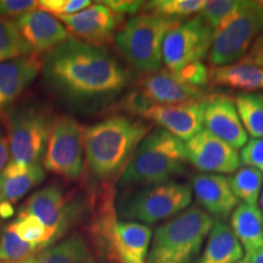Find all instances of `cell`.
<instances>
[{
  "label": "cell",
  "instance_id": "obj_5",
  "mask_svg": "<svg viewBox=\"0 0 263 263\" xmlns=\"http://www.w3.org/2000/svg\"><path fill=\"white\" fill-rule=\"evenodd\" d=\"M178 20L155 15L132 16L115 35L118 51L140 71L157 72L162 67V45Z\"/></svg>",
  "mask_w": 263,
  "mask_h": 263
},
{
  "label": "cell",
  "instance_id": "obj_39",
  "mask_svg": "<svg viewBox=\"0 0 263 263\" xmlns=\"http://www.w3.org/2000/svg\"><path fill=\"white\" fill-rule=\"evenodd\" d=\"M10 161V147L8 134L4 127L0 126V172L5 168Z\"/></svg>",
  "mask_w": 263,
  "mask_h": 263
},
{
  "label": "cell",
  "instance_id": "obj_9",
  "mask_svg": "<svg viewBox=\"0 0 263 263\" xmlns=\"http://www.w3.org/2000/svg\"><path fill=\"white\" fill-rule=\"evenodd\" d=\"M82 127L70 116L54 117L42 159L45 171L68 180L78 179L84 168Z\"/></svg>",
  "mask_w": 263,
  "mask_h": 263
},
{
  "label": "cell",
  "instance_id": "obj_17",
  "mask_svg": "<svg viewBox=\"0 0 263 263\" xmlns=\"http://www.w3.org/2000/svg\"><path fill=\"white\" fill-rule=\"evenodd\" d=\"M202 115L203 99L177 105L154 104L141 117L157 123L159 127L186 143L202 130Z\"/></svg>",
  "mask_w": 263,
  "mask_h": 263
},
{
  "label": "cell",
  "instance_id": "obj_12",
  "mask_svg": "<svg viewBox=\"0 0 263 263\" xmlns=\"http://www.w3.org/2000/svg\"><path fill=\"white\" fill-rule=\"evenodd\" d=\"M98 236L106 242L120 263H145L153 229L143 223L117 222L114 218L100 229Z\"/></svg>",
  "mask_w": 263,
  "mask_h": 263
},
{
  "label": "cell",
  "instance_id": "obj_13",
  "mask_svg": "<svg viewBox=\"0 0 263 263\" xmlns=\"http://www.w3.org/2000/svg\"><path fill=\"white\" fill-rule=\"evenodd\" d=\"M185 145L188 161L202 172L234 173L239 168L240 155L235 147L206 129L186 141Z\"/></svg>",
  "mask_w": 263,
  "mask_h": 263
},
{
  "label": "cell",
  "instance_id": "obj_28",
  "mask_svg": "<svg viewBox=\"0 0 263 263\" xmlns=\"http://www.w3.org/2000/svg\"><path fill=\"white\" fill-rule=\"evenodd\" d=\"M38 251V248L20 238L10 224L0 232V262L26 263Z\"/></svg>",
  "mask_w": 263,
  "mask_h": 263
},
{
  "label": "cell",
  "instance_id": "obj_21",
  "mask_svg": "<svg viewBox=\"0 0 263 263\" xmlns=\"http://www.w3.org/2000/svg\"><path fill=\"white\" fill-rule=\"evenodd\" d=\"M26 263H98V256L93 242L76 232L38 251Z\"/></svg>",
  "mask_w": 263,
  "mask_h": 263
},
{
  "label": "cell",
  "instance_id": "obj_30",
  "mask_svg": "<svg viewBox=\"0 0 263 263\" xmlns=\"http://www.w3.org/2000/svg\"><path fill=\"white\" fill-rule=\"evenodd\" d=\"M10 226L20 238L26 242L34 245L35 248H38L39 251L48 248V230L34 216L20 212L17 218L12 223H10Z\"/></svg>",
  "mask_w": 263,
  "mask_h": 263
},
{
  "label": "cell",
  "instance_id": "obj_24",
  "mask_svg": "<svg viewBox=\"0 0 263 263\" xmlns=\"http://www.w3.org/2000/svg\"><path fill=\"white\" fill-rule=\"evenodd\" d=\"M210 80L215 84L251 93L263 89V68L240 61L239 64L213 67L210 71Z\"/></svg>",
  "mask_w": 263,
  "mask_h": 263
},
{
  "label": "cell",
  "instance_id": "obj_8",
  "mask_svg": "<svg viewBox=\"0 0 263 263\" xmlns=\"http://www.w3.org/2000/svg\"><path fill=\"white\" fill-rule=\"evenodd\" d=\"M6 115V134L11 161L32 164L41 162L54 117L38 104L12 106Z\"/></svg>",
  "mask_w": 263,
  "mask_h": 263
},
{
  "label": "cell",
  "instance_id": "obj_27",
  "mask_svg": "<svg viewBox=\"0 0 263 263\" xmlns=\"http://www.w3.org/2000/svg\"><path fill=\"white\" fill-rule=\"evenodd\" d=\"M230 188L238 200H242L248 205L257 206L263 183V173L252 167H241L228 178Z\"/></svg>",
  "mask_w": 263,
  "mask_h": 263
},
{
  "label": "cell",
  "instance_id": "obj_19",
  "mask_svg": "<svg viewBox=\"0 0 263 263\" xmlns=\"http://www.w3.org/2000/svg\"><path fill=\"white\" fill-rule=\"evenodd\" d=\"M144 93L156 105H177L202 100V90L183 82L168 70L154 72L140 82Z\"/></svg>",
  "mask_w": 263,
  "mask_h": 263
},
{
  "label": "cell",
  "instance_id": "obj_22",
  "mask_svg": "<svg viewBox=\"0 0 263 263\" xmlns=\"http://www.w3.org/2000/svg\"><path fill=\"white\" fill-rule=\"evenodd\" d=\"M244 257V250L232 228L222 221L213 223L203 252L195 263H236Z\"/></svg>",
  "mask_w": 263,
  "mask_h": 263
},
{
  "label": "cell",
  "instance_id": "obj_25",
  "mask_svg": "<svg viewBox=\"0 0 263 263\" xmlns=\"http://www.w3.org/2000/svg\"><path fill=\"white\" fill-rule=\"evenodd\" d=\"M45 179V170L42 162L29 164L28 170L18 176L0 174V203L14 206L15 202L39 185Z\"/></svg>",
  "mask_w": 263,
  "mask_h": 263
},
{
  "label": "cell",
  "instance_id": "obj_14",
  "mask_svg": "<svg viewBox=\"0 0 263 263\" xmlns=\"http://www.w3.org/2000/svg\"><path fill=\"white\" fill-rule=\"evenodd\" d=\"M14 22L31 54L49 52L71 38L70 32L60 20L39 9L22 15Z\"/></svg>",
  "mask_w": 263,
  "mask_h": 263
},
{
  "label": "cell",
  "instance_id": "obj_1",
  "mask_svg": "<svg viewBox=\"0 0 263 263\" xmlns=\"http://www.w3.org/2000/svg\"><path fill=\"white\" fill-rule=\"evenodd\" d=\"M44 83L55 97L74 108L107 100L126 87L129 74L106 49L68 38L43 61Z\"/></svg>",
  "mask_w": 263,
  "mask_h": 263
},
{
  "label": "cell",
  "instance_id": "obj_6",
  "mask_svg": "<svg viewBox=\"0 0 263 263\" xmlns=\"http://www.w3.org/2000/svg\"><path fill=\"white\" fill-rule=\"evenodd\" d=\"M192 200V186L171 180L143 186L123 197L118 203L117 212L121 218L149 226L179 215L188 209Z\"/></svg>",
  "mask_w": 263,
  "mask_h": 263
},
{
  "label": "cell",
  "instance_id": "obj_15",
  "mask_svg": "<svg viewBox=\"0 0 263 263\" xmlns=\"http://www.w3.org/2000/svg\"><path fill=\"white\" fill-rule=\"evenodd\" d=\"M57 18L60 20L67 31L73 33L77 39L98 47L110 41L122 21V16L100 2L74 15L60 16Z\"/></svg>",
  "mask_w": 263,
  "mask_h": 263
},
{
  "label": "cell",
  "instance_id": "obj_7",
  "mask_svg": "<svg viewBox=\"0 0 263 263\" xmlns=\"http://www.w3.org/2000/svg\"><path fill=\"white\" fill-rule=\"evenodd\" d=\"M263 32V2L241 0L235 14L215 32L210 64L233 65L246 57Z\"/></svg>",
  "mask_w": 263,
  "mask_h": 263
},
{
  "label": "cell",
  "instance_id": "obj_29",
  "mask_svg": "<svg viewBox=\"0 0 263 263\" xmlns=\"http://www.w3.org/2000/svg\"><path fill=\"white\" fill-rule=\"evenodd\" d=\"M205 5V0H154L146 4L144 3V8L149 10L151 15L172 20L199 14Z\"/></svg>",
  "mask_w": 263,
  "mask_h": 263
},
{
  "label": "cell",
  "instance_id": "obj_36",
  "mask_svg": "<svg viewBox=\"0 0 263 263\" xmlns=\"http://www.w3.org/2000/svg\"><path fill=\"white\" fill-rule=\"evenodd\" d=\"M35 9H38L35 0H0V18H18Z\"/></svg>",
  "mask_w": 263,
  "mask_h": 263
},
{
  "label": "cell",
  "instance_id": "obj_11",
  "mask_svg": "<svg viewBox=\"0 0 263 263\" xmlns=\"http://www.w3.org/2000/svg\"><path fill=\"white\" fill-rule=\"evenodd\" d=\"M82 211L83 206L80 201H70L60 186L51 184L33 193L20 212L34 216L44 224L49 234V248L65 238Z\"/></svg>",
  "mask_w": 263,
  "mask_h": 263
},
{
  "label": "cell",
  "instance_id": "obj_38",
  "mask_svg": "<svg viewBox=\"0 0 263 263\" xmlns=\"http://www.w3.org/2000/svg\"><path fill=\"white\" fill-rule=\"evenodd\" d=\"M241 62L255 65L263 68V32L262 34L256 39L254 45H252L248 54H246V57L242 59Z\"/></svg>",
  "mask_w": 263,
  "mask_h": 263
},
{
  "label": "cell",
  "instance_id": "obj_18",
  "mask_svg": "<svg viewBox=\"0 0 263 263\" xmlns=\"http://www.w3.org/2000/svg\"><path fill=\"white\" fill-rule=\"evenodd\" d=\"M43 68L38 55H26L0 64V116L14 106L20 95Z\"/></svg>",
  "mask_w": 263,
  "mask_h": 263
},
{
  "label": "cell",
  "instance_id": "obj_35",
  "mask_svg": "<svg viewBox=\"0 0 263 263\" xmlns=\"http://www.w3.org/2000/svg\"><path fill=\"white\" fill-rule=\"evenodd\" d=\"M174 74L178 76L183 82H185L189 85H193L197 89L206 87L210 81V71L207 70V67L202 62L190 64Z\"/></svg>",
  "mask_w": 263,
  "mask_h": 263
},
{
  "label": "cell",
  "instance_id": "obj_32",
  "mask_svg": "<svg viewBox=\"0 0 263 263\" xmlns=\"http://www.w3.org/2000/svg\"><path fill=\"white\" fill-rule=\"evenodd\" d=\"M241 0H212L206 2L199 16L216 32L226 21L235 14Z\"/></svg>",
  "mask_w": 263,
  "mask_h": 263
},
{
  "label": "cell",
  "instance_id": "obj_31",
  "mask_svg": "<svg viewBox=\"0 0 263 263\" xmlns=\"http://www.w3.org/2000/svg\"><path fill=\"white\" fill-rule=\"evenodd\" d=\"M26 55L32 54L20 37L15 22L0 18V64Z\"/></svg>",
  "mask_w": 263,
  "mask_h": 263
},
{
  "label": "cell",
  "instance_id": "obj_41",
  "mask_svg": "<svg viewBox=\"0 0 263 263\" xmlns=\"http://www.w3.org/2000/svg\"><path fill=\"white\" fill-rule=\"evenodd\" d=\"M236 263H250V257L248 255H245L244 257H242L241 259H240V261H238Z\"/></svg>",
  "mask_w": 263,
  "mask_h": 263
},
{
  "label": "cell",
  "instance_id": "obj_34",
  "mask_svg": "<svg viewBox=\"0 0 263 263\" xmlns=\"http://www.w3.org/2000/svg\"><path fill=\"white\" fill-rule=\"evenodd\" d=\"M240 163L263 173V138H252L241 147Z\"/></svg>",
  "mask_w": 263,
  "mask_h": 263
},
{
  "label": "cell",
  "instance_id": "obj_20",
  "mask_svg": "<svg viewBox=\"0 0 263 263\" xmlns=\"http://www.w3.org/2000/svg\"><path fill=\"white\" fill-rule=\"evenodd\" d=\"M192 189L206 212L219 219L228 217L238 205L228 178L221 174H197L193 178Z\"/></svg>",
  "mask_w": 263,
  "mask_h": 263
},
{
  "label": "cell",
  "instance_id": "obj_3",
  "mask_svg": "<svg viewBox=\"0 0 263 263\" xmlns=\"http://www.w3.org/2000/svg\"><path fill=\"white\" fill-rule=\"evenodd\" d=\"M186 145L163 128L151 129L121 173L122 185L150 186L171 182L188 163Z\"/></svg>",
  "mask_w": 263,
  "mask_h": 263
},
{
  "label": "cell",
  "instance_id": "obj_4",
  "mask_svg": "<svg viewBox=\"0 0 263 263\" xmlns=\"http://www.w3.org/2000/svg\"><path fill=\"white\" fill-rule=\"evenodd\" d=\"M213 223L212 216L195 206L172 217L155 229L147 263H193Z\"/></svg>",
  "mask_w": 263,
  "mask_h": 263
},
{
  "label": "cell",
  "instance_id": "obj_2",
  "mask_svg": "<svg viewBox=\"0 0 263 263\" xmlns=\"http://www.w3.org/2000/svg\"><path fill=\"white\" fill-rule=\"evenodd\" d=\"M151 126L127 116H112L82 127L84 155L98 179H110L126 168Z\"/></svg>",
  "mask_w": 263,
  "mask_h": 263
},
{
  "label": "cell",
  "instance_id": "obj_40",
  "mask_svg": "<svg viewBox=\"0 0 263 263\" xmlns=\"http://www.w3.org/2000/svg\"><path fill=\"white\" fill-rule=\"evenodd\" d=\"M248 256L250 257V263H263V248Z\"/></svg>",
  "mask_w": 263,
  "mask_h": 263
},
{
  "label": "cell",
  "instance_id": "obj_33",
  "mask_svg": "<svg viewBox=\"0 0 263 263\" xmlns=\"http://www.w3.org/2000/svg\"><path fill=\"white\" fill-rule=\"evenodd\" d=\"M93 3L89 0H41L38 9L52 16H71L87 9Z\"/></svg>",
  "mask_w": 263,
  "mask_h": 263
},
{
  "label": "cell",
  "instance_id": "obj_42",
  "mask_svg": "<svg viewBox=\"0 0 263 263\" xmlns=\"http://www.w3.org/2000/svg\"><path fill=\"white\" fill-rule=\"evenodd\" d=\"M261 206L263 209V189H262V195H261Z\"/></svg>",
  "mask_w": 263,
  "mask_h": 263
},
{
  "label": "cell",
  "instance_id": "obj_16",
  "mask_svg": "<svg viewBox=\"0 0 263 263\" xmlns=\"http://www.w3.org/2000/svg\"><path fill=\"white\" fill-rule=\"evenodd\" d=\"M202 121L207 132L235 149L248 143V133L233 99L222 95L203 99Z\"/></svg>",
  "mask_w": 263,
  "mask_h": 263
},
{
  "label": "cell",
  "instance_id": "obj_37",
  "mask_svg": "<svg viewBox=\"0 0 263 263\" xmlns=\"http://www.w3.org/2000/svg\"><path fill=\"white\" fill-rule=\"evenodd\" d=\"M101 4L106 5L118 15H134L144 6V2H136V0H107L100 2Z\"/></svg>",
  "mask_w": 263,
  "mask_h": 263
},
{
  "label": "cell",
  "instance_id": "obj_43",
  "mask_svg": "<svg viewBox=\"0 0 263 263\" xmlns=\"http://www.w3.org/2000/svg\"><path fill=\"white\" fill-rule=\"evenodd\" d=\"M0 263H5V262H0Z\"/></svg>",
  "mask_w": 263,
  "mask_h": 263
},
{
  "label": "cell",
  "instance_id": "obj_23",
  "mask_svg": "<svg viewBox=\"0 0 263 263\" xmlns=\"http://www.w3.org/2000/svg\"><path fill=\"white\" fill-rule=\"evenodd\" d=\"M230 226L236 239L251 255L263 248V213L257 206L240 203L230 217Z\"/></svg>",
  "mask_w": 263,
  "mask_h": 263
},
{
  "label": "cell",
  "instance_id": "obj_10",
  "mask_svg": "<svg viewBox=\"0 0 263 263\" xmlns=\"http://www.w3.org/2000/svg\"><path fill=\"white\" fill-rule=\"evenodd\" d=\"M213 29L200 16L177 24L167 33L162 45V60L172 73L194 62H202L211 50Z\"/></svg>",
  "mask_w": 263,
  "mask_h": 263
},
{
  "label": "cell",
  "instance_id": "obj_26",
  "mask_svg": "<svg viewBox=\"0 0 263 263\" xmlns=\"http://www.w3.org/2000/svg\"><path fill=\"white\" fill-rule=\"evenodd\" d=\"M235 106L246 133L254 139L263 138V93L239 94Z\"/></svg>",
  "mask_w": 263,
  "mask_h": 263
}]
</instances>
